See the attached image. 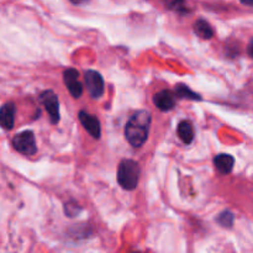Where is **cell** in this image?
<instances>
[{
    "label": "cell",
    "mask_w": 253,
    "mask_h": 253,
    "mask_svg": "<svg viewBox=\"0 0 253 253\" xmlns=\"http://www.w3.org/2000/svg\"><path fill=\"white\" fill-rule=\"evenodd\" d=\"M151 126V114L138 110L133 114L125 126V137L132 147L140 148L147 141Z\"/></svg>",
    "instance_id": "cell-1"
},
{
    "label": "cell",
    "mask_w": 253,
    "mask_h": 253,
    "mask_svg": "<svg viewBox=\"0 0 253 253\" xmlns=\"http://www.w3.org/2000/svg\"><path fill=\"white\" fill-rule=\"evenodd\" d=\"M140 166L133 160H124L119 165L118 182L125 190H133L140 179Z\"/></svg>",
    "instance_id": "cell-2"
},
{
    "label": "cell",
    "mask_w": 253,
    "mask_h": 253,
    "mask_svg": "<svg viewBox=\"0 0 253 253\" xmlns=\"http://www.w3.org/2000/svg\"><path fill=\"white\" fill-rule=\"evenodd\" d=\"M12 146L17 152L25 156H32L37 152L36 140L32 131H22L12 138Z\"/></svg>",
    "instance_id": "cell-3"
},
{
    "label": "cell",
    "mask_w": 253,
    "mask_h": 253,
    "mask_svg": "<svg viewBox=\"0 0 253 253\" xmlns=\"http://www.w3.org/2000/svg\"><path fill=\"white\" fill-rule=\"evenodd\" d=\"M84 82H85V86L91 98L99 99L103 96L105 84H104V79L99 72L91 71V69L86 71L84 74Z\"/></svg>",
    "instance_id": "cell-4"
},
{
    "label": "cell",
    "mask_w": 253,
    "mask_h": 253,
    "mask_svg": "<svg viewBox=\"0 0 253 253\" xmlns=\"http://www.w3.org/2000/svg\"><path fill=\"white\" fill-rule=\"evenodd\" d=\"M40 100L42 101L46 108L52 124H57L59 121V101L58 96L52 90H46L40 95Z\"/></svg>",
    "instance_id": "cell-5"
},
{
    "label": "cell",
    "mask_w": 253,
    "mask_h": 253,
    "mask_svg": "<svg viewBox=\"0 0 253 253\" xmlns=\"http://www.w3.org/2000/svg\"><path fill=\"white\" fill-rule=\"evenodd\" d=\"M64 84L73 98H79L83 94V84L79 81V73L74 68H68L63 73Z\"/></svg>",
    "instance_id": "cell-6"
},
{
    "label": "cell",
    "mask_w": 253,
    "mask_h": 253,
    "mask_svg": "<svg viewBox=\"0 0 253 253\" xmlns=\"http://www.w3.org/2000/svg\"><path fill=\"white\" fill-rule=\"evenodd\" d=\"M79 121L83 125V127L93 136L94 138H100L101 135V127H100V121L98 118L90 114L85 113V111H81L79 113Z\"/></svg>",
    "instance_id": "cell-7"
},
{
    "label": "cell",
    "mask_w": 253,
    "mask_h": 253,
    "mask_svg": "<svg viewBox=\"0 0 253 253\" xmlns=\"http://www.w3.org/2000/svg\"><path fill=\"white\" fill-rule=\"evenodd\" d=\"M153 104L160 109L161 111H170L175 105V98L174 94L172 91L167 90H161L153 96Z\"/></svg>",
    "instance_id": "cell-8"
},
{
    "label": "cell",
    "mask_w": 253,
    "mask_h": 253,
    "mask_svg": "<svg viewBox=\"0 0 253 253\" xmlns=\"http://www.w3.org/2000/svg\"><path fill=\"white\" fill-rule=\"evenodd\" d=\"M15 108L14 103H6L0 108V126L4 130H11L15 124Z\"/></svg>",
    "instance_id": "cell-9"
},
{
    "label": "cell",
    "mask_w": 253,
    "mask_h": 253,
    "mask_svg": "<svg viewBox=\"0 0 253 253\" xmlns=\"http://www.w3.org/2000/svg\"><path fill=\"white\" fill-rule=\"evenodd\" d=\"M215 166H216L217 170L222 174H229L232 172L235 165V160L231 155H226V153H221L217 155L214 160Z\"/></svg>",
    "instance_id": "cell-10"
},
{
    "label": "cell",
    "mask_w": 253,
    "mask_h": 253,
    "mask_svg": "<svg viewBox=\"0 0 253 253\" xmlns=\"http://www.w3.org/2000/svg\"><path fill=\"white\" fill-rule=\"evenodd\" d=\"M194 32L204 40H210L214 36V30H212L211 25L204 19H199L194 22Z\"/></svg>",
    "instance_id": "cell-11"
},
{
    "label": "cell",
    "mask_w": 253,
    "mask_h": 253,
    "mask_svg": "<svg viewBox=\"0 0 253 253\" xmlns=\"http://www.w3.org/2000/svg\"><path fill=\"white\" fill-rule=\"evenodd\" d=\"M178 136L185 145H190L194 140V130L189 121H182L178 125Z\"/></svg>",
    "instance_id": "cell-12"
},
{
    "label": "cell",
    "mask_w": 253,
    "mask_h": 253,
    "mask_svg": "<svg viewBox=\"0 0 253 253\" xmlns=\"http://www.w3.org/2000/svg\"><path fill=\"white\" fill-rule=\"evenodd\" d=\"M175 93H177V95L182 99H189V100H202V98H200L199 94L194 93L192 89L188 88V86L184 85V84H178V85L175 86Z\"/></svg>",
    "instance_id": "cell-13"
},
{
    "label": "cell",
    "mask_w": 253,
    "mask_h": 253,
    "mask_svg": "<svg viewBox=\"0 0 253 253\" xmlns=\"http://www.w3.org/2000/svg\"><path fill=\"white\" fill-rule=\"evenodd\" d=\"M234 221H235L234 214H232L231 211H229V210H226V211H222L221 214L219 215V217H217V222H219L221 226L227 227V229L232 227Z\"/></svg>",
    "instance_id": "cell-14"
},
{
    "label": "cell",
    "mask_w": 253,
    "mask_h": 253,
    "mask_svg": "<svg viewBox=\"0 0 253 253\" xmlns=\"http://www.w3.org/2000/svg\"><path fill=\"white\" fill-rule=\"evenodd\" d=\"M166 5L169 7L170 10H174L178 12H188L187 5H185V0H165Z\"/></svg>",
    "instance_id": "cell-15"
},
{
    "label": "cell",
    "mask_w": 253,
    "mask_h": 253,
    "mask_svg": "<svg viewBox=\"0 0 253 253\" xmlns=\"http://www.w3.org/2000/svg\"><path fill=\"white\" fill-rule=\"evenodd\" d=\"M81 211H82V209L77 204H71V203H68V204L64 207V212H66L69 217L77 216V215H78Z\"/></svg>",
    "instance_id": "cell-16"
},
{
    "label": "cell",
    "mask_w": 253,
    "mask_h": 253,
    "mask_svg": "<svg viewBox=\"0 0 253 253\" xmlns=\"http://www.w3.org/2000/svg\"><path fill=\"white\" fill-rule=\"evenodd\" d=\"M69 1L74 5H84V4H86L89 0H69Z\"/></svg>",
    "instance_id": "cell-17"
},
{
    "label": "cell",
    "mask_w": 253,
    "mask_h": 253,
    "mask_svg": "<svg viewBox=\"0 0 253 253\" xmlns=\"http://www.w3.org/2000/svg\"><path fill=\"white\" fill-rule=\"evenodd\" d=\"M240 1H241L242 4L247 5V6H252L253 5V0H240Z\"/></svg>",
    "instance_id": "cell-18"
},
{
    "label": "cell",
    "mask_w": 253,
    "mask_h": 253,
    "mask_svg": "<svg viewBox=\"0 0 253 253\" xmlns=\"http://www.w3.org/2000/svg\"><path fill=\"white\" fill-rule=\"evenodd\" d=\"M249 54H250V57H252V40L250 41V43H249Z\"/></svg>",
    "instance_id": "cell-19"
},
{
    "label": "cell",
    "mask_w": 253,
    "mask_h": 253,
    "mask_svg": "<svg viewBox=\"0 0 253 253\" xmlns=\"http://www.w3.org/2000/svg\"><path fill=\"white\" fill-rule=\"evenodd\" d=\"M135 253H141V252H135Z\"/></svg>",
    "instance_id": "cell-20"
}]
</instances>
